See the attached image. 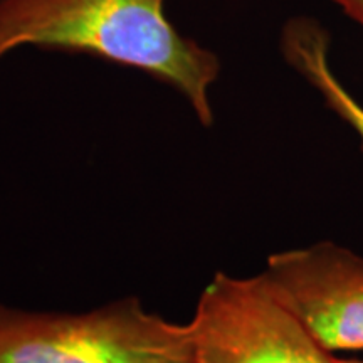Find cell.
<instances>
[{"instance_id":"cell-3","label":"cell","mask_w":363,"mask_h":363,"mask_svg":"<svg viewBox=\"0 0 363 363\" xmlns=\"http://www.w3.org/2000/svg\"><path fill=\"white\" fill-rule=\"evenodd\" d=\"M187 363H338L259 274L216 272L187 321Z\"/></svg>"},{"instance_id":"cell-7","label":"cell","mask_w":363,"mask_h":363,"mask_svg":"<svg viewBox=\"0 0 363 363\" xmlns=\"http://www.w3.org/2000/svg\"><path fill=\"white\" fill-rule=\"evenodd\" d=\"M338 363H363L360 358H345V357H337Z\"/></svg>"},{"instance_id":"cell-4","label":"cell","mask_w":363,"mask_h":363,"mask_svg":"<svg viewBox=\"0 0 363 363\" xmlns=\"http://www.w3.org/2000/svg\"><path fill=\"white\" fill-rule=\"evenodd\" d=\"M259 276L325 350H363L360 254L321 240L271 254Z\"/></svg>"},{"instance_id":"cell-1","label":"cell","mask_w":363,"mask_h":363,"mask_svg":"<svg viewBox=\"0 0 363 363\" xmlns=\"http://www.w3.org/2000/svg\"><path fill=\"white\" fill-rule=\"evenodd\" d=\"M163 6L165 0H0V59L24 45L108 59L174 88L201 125L212 126L219 57L182 35Z\"/></svg>"},{"instance_id":"cell-2","label":"cell","mask_w":363,"mask_h":363,"mask_svg":"<svg viewBox=\"0 0 363 363\" xmlns=\"http://www.w3.org/2000/svg\"><path fill=\"white\" fill-rule=\"evenodd\" d=\"M187 323L135 296L88 311L0 305V363H187Z\"/></svg>"},{"instance_id":"cell-6","label":"cell","mask_w":363,"mask_h":363,"mask_svg":"<svg viewBox=\"0 0 363 363\" xmlns=\"http://www.w3.org/2000/svg\"><path fill=\"white\" fill-rule=\"evenodd\" d=\"M342 11L363 27V0H333Z\"/></svg>"},{"instance_id":"cell-5","label":"cell","mask_w":363,"mask_h":363,"mask_svg":"<svg viewBox=\"0 0 363 363\" xmlns=\"http://www.w3.org/2000/svg\"><path fill=\"white\" fill-rule=\"evenodd\" d=\"M281 51L288 65L315 88L326 106L355 131L363 150V106L330 65V35L315 19L296 17L284 26Z\"/></svg>"}]
</instances>
